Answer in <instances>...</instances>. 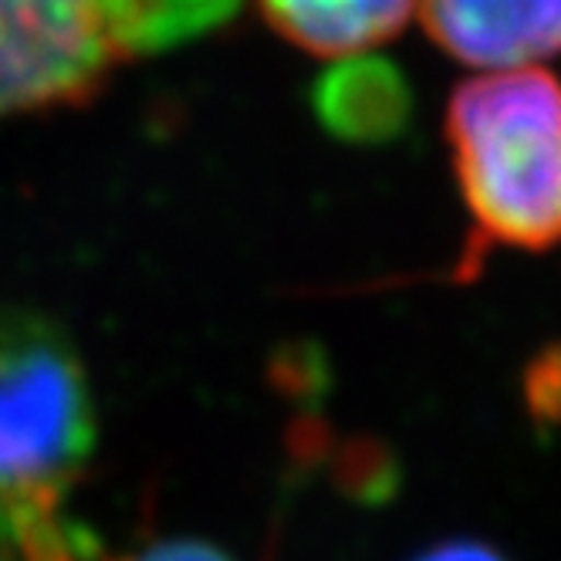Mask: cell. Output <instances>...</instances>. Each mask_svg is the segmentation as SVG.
I'll list each match as a JSON object with an SVG mask.
<instances>
[{"label": "cell", "mask_w": 561, "mask_h": 561, "mask_svg": "<svg viewBox=\"0 0 561 561\" xmlns=\"http://www.w3.org/2000/svg\"><path fill=\"white\" fill-rule=\"evenodd\" d=\"M447 146L484 244H561V85L538 68L470 78L450 95Z\"/></svg>", "instance_id": "cell-2"}, {"label": "cell", "mask_w": 561, "mask_h": 561, "mask_svg": "<svg viewBox=\"0 0 561 561\" xmlns=\"http://www.w3.org/2000/svg\"><path fill=\"white\" fill-rule=\"evenodd\" d=\"M48 4L95 27L123 61L136 58L139 0H48Z\"/></svg>", "instance_id": "cell-8"}, {"label": "cell", "mask_w": 561, "mask_h": 561, "mask_svg": "<svg viewBox=\"0 0 561 561\" xmlns=\"http://www.w3.org/2000/svg\"><path fill=\"white\" fill-rule=\"evenodd\" d=\"M0 561H82V548L71 531H65V525H58L27 545L0 548Z\"/></svg>", "instance_id": "cell-10"}, {"label": "cell", "mask_w": 561, "mask_h": 561, "mask_svg": "<svg viewBox=\"0 0 561 561\" xmlns=\"http://www.w3.org/2000/svg\"><path fill=\"white\" fill-rule=\"evenodd\" d=\"M264 21L318 58L363 55L403 31L416 0H257Z\"/></svg>", "instance_id": "cell-6"}, {"label": "cell", "mask_w": 561, "mask_h": 561, "mask_svg": "<svg viewBox=\"0 0 561 561\" xmlns=\"http://www.w3.org/2000/svg\"><path fill=\"white\" fill-rule=\"evenodd\" d=\"M123 58L48 0H0V118L82 105Z\"/></svg>", "instance_id": "cell-3"}, {"label": "cell", "mask_w": 561, "mask_h": 561, "mask_svg": "<svg viewBox=\"0 0 561 561\" xmlns=\"http://www.w3.org/2000/svg\"><path fill=\"white\" fill-rule=\"evenodd\" d=\"M99 439L95 396L51 318L0 308V548L61 525Z\"/></svg>", "instance_id": "cell-1"}, {"label": "cell", "mask_w": 561, "mask_h": 561, "mask_svg": "<svg viewBox=\"0 0 561 561\" xmlns=\"http://www.w3.org/2000/svg\"><path fill=\"white\" fill-rule=\"evenodd\" d=\"M525 399L538 423H561V345L545 348L528 366Z\"/></svg>", "instance_id": "cell-9"}, {"label": "cell", "mask_w": 561, "mask_h": 561, "mask_svg": "<svg viewBox=\"0 0 561 561\" xmlns=\"http://www.w3.org/2000/svg\"><path fill=\"white\" fill-rule=\"evenodd\" d=\"M413 561H507V558L484 541H439L423 554H416Z\"/></svg>", "instance_id": "cell-12"}, {"label": "cell", "mask_w": 561, "mask_h": 561, "mask_svg": "<svg viewBox=\"0 0 561 561\" xmlns=\"http://www.w3.org/2000/svg\"><path fill=\"white\" fill-rule=\"evenodd\" d=\"M416 11L436 48L484 71L561 51V0H416Z\"/></svg>", "instance_id": "cell-4"}, {"label": "cell", "mask_w": 561, "mask_h": 561, "mask_svg": "<svg viewBox=\"0 0 561 561\" xmlns=\"http://www.w3.org/2000/svg\"><path fill=\"white\" fill-rule=\"evenodd\" d=\"M311 112L332 139L376 149L410 133L416 95L396 61L363 51L318 75L311 85Z\"/></svg>", "instance_id": "cell-5"}, {"label": "cell", "mask_w": 561, "mask_h": 561, "mask_svg": "<svg viewBox=\"0 0 561 561\" xmlns=\"http://www.w3.org/2000/svg\"><path fill=\"white\" fill-rule=\"evenodd\" d=\"M244 0H139L136 58L170 51L176 45L227 27Z\"/></svg>", "instance_id": "cell-7"}, {"label": "cell", "mask_w": 561, "mask_h": 561, "mask_svg": "<svg viewBox=\"0 0 561 561\" xmlns=\"http://www.w3.org/2000/svg\"><path fill=\"white\" fill-rule=\"evenodd\" d=\"M85 561V551H82ZM112 561H237L224 548L207 545V541H193V538H167V541H152L133 554L112 558Z\"/></svg>", "instance_id": "cell-11"}]
</instances>
